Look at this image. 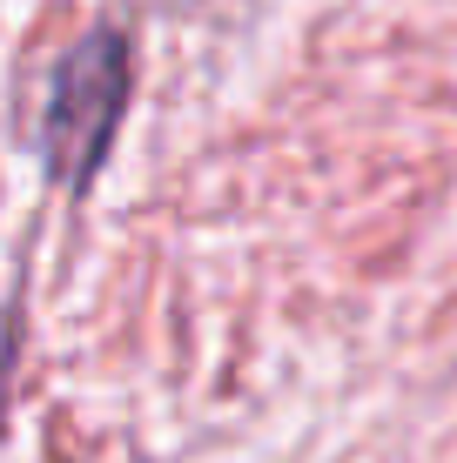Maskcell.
Masks as SVG:
<instances>
[{
    "instance_id": "cell-1",
    "label": "cell",
    "mask_w": 457,
    "mask_h": 463,
    "mask_svg": "<svg viewBox=\"0 0 457 463\" xmlns=\"http://www.w3.org/2000/svg\"><path fill=\"white\" fill-rule=\"evenodd\" d=\"M129 81H135V54L115 27H94L88 41H74L61 54L41 108V148L61 182H88L101 168L108 141L129 115Z\"/></svg>"
}]
</instances>
